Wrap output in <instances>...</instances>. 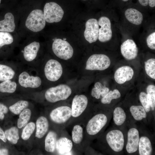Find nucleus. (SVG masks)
Returning <instances> with one entry per match:
<instances>
[{"label": "nucleus", "mask_w": 155, "mask_h": 155, "mask_svg": "<svg viewBox=\"0 0 155 155\" xmlns=\"http://www.w3.org/2000/svg\"><path fill=\"white\" fill-rule=\"evenodd\" d=\"M125 131L114 126L102 133L96 138L99 149L103 153L108 154H122L125 144Z\"/></svg>", "instance_id": "1"}, {"label": "nucleus", "mask_w": 155, "mask_h": 155, "mask_svg": "<svg viewBox=\"0 0 155 155\" xmlns=\"http://www.w3.org/2000/svg\"><path fill=\"white\" fill-rule=\"evenodd\" d=\"M112 108L94 110L85 125V138L90 142L96 139L108 125L112 117Z\"/></svg>", "instance_id": "2"}, {"label": "nucleus", "mask_w": 155, "mask_h": 155, "mask_svg": "<svg viewBox=\"0 0 155 155\" xmlns=\"http://www.w3.org/2000/svg\"><path fill=\"white\" fill-rule=\"evenodd\" d=\"M72 92V90L69 86L61 84L47 90L45 94V97L49 102L55 103L67 99L71 95Z\"/></svg>", "instance_id": "3"}, {"label": "nucleus", "mask_w": 155, "mask_h": 155, "mask_svg": "<svg viewBox=\"0 0 155 155\" xmlns=\"http://www.w3.org/2000/svg\"><path fill=\"white\" fill-rule=\"evenodd\" d=\"M129 126L127 133L125 149L129 154H134L138 153V147L140 133L134 123L129 121Z\"/></svg>", "instance_id": "4"}, {"label": "nucleus", "mask_w": 155, "mask_h": 155, "mask_svg": "<svg viewBox=\"0 0 155 155\" xmlns=\"http://www.w3.org/2000/svg\"><path fill=\"white\" fill-rule=\"evenodd\" d=\"M49 116L53 122L63 127L71 120V107L67 105L59 106L52 110Z\"/></svg>", "instance_id": "5"}, {"label": "nucleus", "mask_w": 155, "mask_h": 155, "mask_svg": "<svg viewBox=\"0 0 155 155\" xmlns=\"http://www.w3.org/2000/svg\"><path fill=\"white\" fill-rule=\"evenodd\" d=\"M45 24L44 13L39 9L32 11L28 17L25 23L26 27L35 32L42 30L44 28Z\"/></svg>", "instance_id": "6"}, {"label": "nucleus", "mask_w": 155, "mask_h": 155, "mask_svg": "<svg viewBox=\"0 0 155 155\" xmlns=\"http://www.w3.org/2000/svg\"><path fill=\"white\" fill-rule=\"evenodd\" d=\"M88 101L87 97L83 94L75 95L73 98L71 109L72 119H80L87 112Z\"/></svg>", "instance_id": "7"}, {"label": "nucleus", "mask_w": 155, "mask_h": 155, "mask_svg": "<svg viewBox=\"0 0 155 155\" xmlns=\"http://www.w3.org/2000/svg\"><path fill=\"white\" fill-rule=\"evenodd\" d=\"M111 64V60L107 55L103 54H93L88 58L85 69L90 70L102 71L108 68Z\"/></svg>", "instance_id": "8"}, {"label": "nucleus", "mask_w": 155, "mask_h": 155, "mask_svg": "<svg viewBox=\"0 0 155 155\" xmlns=\"http://www.w3.org/2000/svg\"><path fill=\"white\" fill-rule=\"evenodd\" d=\"M52 48L55 54L61 59L67 60L71 58L73 53V49L67 41L60 38L55 39Z\"/></svg>", "instance_id": "9"}, {"label": "nucleus", "mask_w": 155, "mask_h": 155, "mask_svg": "<svg viewBox=\"0 0 155 155\" xmlns=\"http://www.w3.org/2000/svg\"><path fill=\"white\" fill-rule=\"evenodd\" d=\"M43 13L46 21L49 23L60 22L64 13L61 7L54 2L46 3L44 7Z\"/></svg>", "instance_id": "10"}, {"label": "nucleus", "mask_w": 155, "mask_h": 155, "mask_svg": "<svg viewBox=\"0 0 155 155\" xmlns=\"http://www.w3.org/2000/svg\"><path fill=\"white\" fill-rule=\"evenodd\" d=\"M44 72L46 78L48 80L55 82L58 80L61 76L63 68L61 64L57 61L51 59L46 63Z\"/></svg>", "instance_id": "11"}, {"label": "nucleus", "mask_w": 155, "mask_h": 155, "mask_svg": "<svg viewBox=\"0 0 155 155\" xmlns=\"http://www.w3.org/2000/svg\"><path fill=\"white\" fill-rule=\"evenodd\" d=\"M112 115L115 126L125 130V128L130 121L126 109L121 106H117L112 108Z\"/></svg>", "instance_id": "12"}, {"label": "nucleus", "mask_w": 155, "mask_h": 155, "mask_svg": "<svg viewBox=\"0 0 155 155\" xmlns=\"http://www.w3.org/2000/svg\"><path fill=\"white\" fill-rule=\"evenodd\" d=\"M84 35L86 40L91 43L96 41L98 39L99 25L95 19H89L86 22Z\"/></svg>", "instance_id": "13"}, {"label": "nucleus", "mask_w": 155, "mask_h": 155, "mask_svg": "<svg viewBox=\"0 0 155 155\" xmlns=\"http://www.w3.org/2000/svg\"><path fill=\"white\" fill-rule=\"evenodd\" d=\"M99 29L98 39L102 42H105L110 40L112 37V31L110 19L106 16H102L99 19Z\"/></svg>", "instance_id": "14"}, {"label": "nucleus", "mask_w": 155, "mask_h": 155, "mask_svg": "<svg viewBox=\"0 0 155 155\" xmlns=\"http://www.w3.org/2000/svg\"><path fill=\"white\" fill-rule=\"evenodd\" d=\"M122 55L127 60L134 59L137 57L138 49L134 41L128 39L123 42L121 46Z\"/></svg>", "instance_id": "15"}, {"label": "nucleus", "mask_w": 155, "mask_h": 155, "mask_svg": "<svg viewBox=\"0 0 155 155\" xmlns=\"http://www.w3.org/2000/svg\"><path fill=\"white\" fill-rule=\"evenodd\" d=\"M18 81L20 84L25 88H36L40 86L41 81L38 76H30L28 73L24 71L19 76Z\"/></svg>", "instance_id": "16"}, {"label": "nucleus", "mask_w": 155, "mask_h": 155, "mask_svg": "<svg viewBox=\"0 0 155 155\" xmlns=\"http://www.w3.org/2000/svg\"><path fill=\"white\" fill-rule=\"evenodd\" d=\"M134 75V71L131 67L123 66L119 68L114 74V79L117 83L122 84L131 80Z\"/></svg>", "instance_id": "17"}, {"label": "nucleus", "mask_w": 155, "mask_h": 155, "mask_svg": "<svg viewBox=\"0 0 155 155\" xmlns=\"http://www.w3.org/2000/svg\"><path fill=\"white\" fill-rule=\"evenodd\" d=\"M73 146L71 139L65 135L58 138L56 142V150L59 154H71Z\"/></svg>", "instance_id": "18"}, {"label": "nucleus", "mask_w": 155, "mask_h": 155, "mask_svg": "<svg viewBox=\"0 0 155 155\" xmlns=\"http://www.w3.org/2000/svg\"><path fill=\"white\" fill-rule=\"evenodd\" d=\"M71 133L73 145L79 150H83L82 145L84 139V131L81 124H75L72 128Z\"/></svg>", "instance_id": "19"}, {"label": "nucleus", "mask_w": 155, "mask_h": 155, "mask_svg": "<svg viewBox=\"0 0 155 155\" xmlns=\"http://www.w3.org/2000/svg\"><path fill=\"white\" fill-rule=\"evenodd\" d=\"M152 140L149 136L145 134L140 135L138 147L140 155H151L153 152Z\"/></svg>", "instance_id": "20"}, {"label": "nucleus", "mask_w": 155, "mask_h": 155, "mask_svg": "<svg viewBox=\"0 0 155 155\" xmlns=\"http://www.w3.org/2000/svg\"><path fill=\"white\" fill-rule=\"evenodd\" d=\"M40 47V43L36 41L26 46L23 52L25 59L28 61H31L34 60L37 56Z\"/></svg>", "instance_id": "21"}, {"label": "nucleus", "mask_w": 155, "mask_h": 155, "mask_svg": "<svg viewBox=\"0 0 155 155\" xmlns=\"http://www.w3.org/2000/svg\"><path fill=\"white\" fill-rule=\"evenodd\" d=\"M15 28L13 15L10 12L7 13L5 16L4 19L0 21V31L12 32Z\"/></svg>", "instance_id": "22"}, {"label": "nucleus", "mask_w": 155, "mask_h": 155, "mask_svg": "<svg viewBox=\"0 0 155 155\" xmlns=\"http://www.w3.org/2000/svg\"><path fill=\"white\" fill-rule=\"evenodd\" d=\"M125 15L127 20L133 24L139 25L142 22L143 16L142 14L135 9H128L125 11Z\"/></svg>", "instance_id": "23"}, {"label": "nucleus", "mask_w": 155, "mask_h": 155, "mask_svg": "<svg viewBox=\"0 0 155 155\" xmlns=\"http://www.w3.org/2000/svg\"><path fill=\"white\" fill-rule=\"evenodd\" d=\"M49 127L47 119L44 116L39 117L36 122V132L35 136L41 138L47 132Z\"/></svg>", "instance_id": "24"}, {"label": "nucleus", "mask_w": 155, "mask_h": 155, "mask_svg": "<svg viewBox=\"0 0 155 155\" xmlns=\"http://www.w3.org/2000/svg\"><path fill=\"white\" fill-rule=\"evenodd\" d=\"M57 139L56 133L53 131H50L45 140V150L47 152H53L56 150V144Z\"/></svg>", "instance_id": "25"}, {"label": "nucleus", "mask_w": 155, "mask_h": 155, "mask_svg": "<svg viewBox=\"0 0 155 155\" xmlns=\"http://www.w3.org/2000/svg\"><path fill=\"white\" fill-rule=\"evenodd\" d=\"M109 89L100 82H96L91 91V96L97 99L104 97L109 91Z\"/></svg>", "instance_id": "26"}, {"label": "nucleus", "mask_w": 155, "mask_h": 155, "mask_svg": "<svg viewBox=\"0 0 155 155\" xmlns=\"http://www.w3.org/2000/svg\"><path fill=\"white\" fill-rule=\"evenodd\" d=\"M139 99L141 105L147 114L149 122L152 117L154 118V116L152 113L150 103L148 100L147 94L143 91L141 92L139 95Z\"/></svg>", "instance_id": "27"}, {"label": "nucleus", "mask_w": 155, "mask_h": 155, "mask_svg": "<svg viewBox=\"0 0 155 155\" xmlns=\"http://www.w3.org/2000/svg\"><path fill=\"white\" fill-rule=\"evenodd\" d=\"M15 74V72L11 68L0 64V81L10 80L13 78Z\"/></svg>", "instance_id": "28"}, {"label": "nucleus", "mask_w": 155, "mask_h": 155, "mask_svg": "<svg viewBox=\"0 0 155 155\" xmlns=\"http://www.w3.org/2000/svg\"><path fill=\"white\" fill-rule=\"evenodd\" d=\"M121 96V94L118 90H110L101 98V102L104 105H109L113 100L119 98Z\"/></svg>", "instance_id": "29"}, {"label": "nucleus", "mask_w": 155, "mask_h": 155, "mask_svg": "<svg viewBox=\"0 0 155 155\" xmlns=\"http://www.w3.org/2000/svg\"><path fill=\"white\" fill-rule=\"evenodd\" d=\"M31 114V111L28 108H25L20 114L17 122L19 128H22L27 124L30 118Z\"/></svg>", "instance_id": "30"}, {"label": "nucleus", "mask_w": 155, "mask_h": 155, "mask_svg": "<svg viewBox=\"0 0 155 155\" xmlns=\"http://www.w3.org/2000/svg\"><path fill=\"white\" fill-rule=\"evenodd\" d=\"M147 99L150 103L151 111L155 116V86L150 85L146 88Z\"/></svg>", "instance_id": "31"}, {"label": "nucleus", "mask_w": 155, "mask_h": 155, "mask_svg": "<svg viewBox=\"0 0 155 155\" xmlns=\"http://www.w3.org/2000/svg\"><path fill=\"white\" fill-rule=\"evenodd\" d=\"M16 83L10 80L3 81L0 84V92L3 93H13L16 90Z\"/></svg>", "instance_id": "32"}, {"label": "nucleus", "mask_w": 155, "mask_h": 155, "mask_svg": "<svg viewBox=\"0 0 155 155\" xmlns=\"http://www.w3.org/2000/svg\"><path fill=\"white\" fill-rule=\"evenodd\" d=\"M6 138L13 144H16L19 138L18 130L16 127H13L5 131Z\"/></svg>", "instance_id": "33"}, {"label": "nucleus", "mask_w": 155, "mask_h": 155, "mask_svg": "<svg viewBox=\"0 0 155 155\" xmlns=\"http://www.w3.org/2000/svg\"><path fill=\"white\" fill-rule=\"evenodd\" d=\"M28 102L26 100H20L9 107L10 111L15 115L19 114L28 105Z\"/></svg>", "instance_id": "34"}, {"label": "nucleus", "mask_w": 155, "mask_h": 155, "mask_svg": "<svg viewBox=\"0 0 155 155\" xmlns=\"http://www.w3.org/2000/svg\"><path fill=\"white\" fill-rule=\"evenodd\" d=\"M145 68L146 74L151 78L155 79V59H150L145 62Z\"/></svg>", "instance_id": "35"}, {"label": "nucleus", "mask_w": 155, "mask_h": 155, "mask_svg": "<svg viewBox=\"0 0 155 155\" xmlns=\"http://www.w3.org/2000/svg\"><path fill=\"white\" fill-rule=\"evenodd\" d=\"M35 128V123L32 122L27 124L24 128L21 135L22 138L24 140L29 139L33 132Z\"/></svg>", "instance_id": "36"}, {"label": "nucleus", "mask_w": 155, "mask_h": 155, "mask_svg": "<svg viewBox=\"0 0 155 155\" xmlns=\"http://www.w3.org/2000/svg\"><path fill=\"white\" fill-rule=\"evenodd\" d=\"M13 41V37L10 33L5 32H0V47L11 44Z\"/></svg>", "instance_id": "37"}, {"label": "nucleus", "mask_w": 155, "mask_h": 155, "mask_svg": "<svg viewBox=\"0 0 155 155\" xmlns=\"http://www.w3.org/2000/svg\"><path fill=\"white\" fill-rule=\"evenodd\" d=\"M146 43L148 47L152 50L155 49V32L150 34L147 38Z\"/></svg>", "instance_id": "38"}, {"label": "nucleus", "mask_w": 155, "mask_h": 155, "mask_svg": "<svg viewBox=\"0 0 155 155\" xmlns=\"http://www.w3.org/2000/svg\"><path fill=\"white\" fill-rule=\"evenodd\" d=\"M8 109L6 106L0 103V119L2 120L4 117V114L7 113Z\"/></svg>", "instance_id": "39"}, {"label": "nucleus", "mask_w": 155, "mask_h": 155, "mask_svg": "<svg viewBox=\"0 0 155 155\" xmlns=\"http://www.w3.org/2000/svg\"><path fill=\"white\" fill-rule=\"evenodd\" d=\"M0 139L1 140L4 142H5L7 141L5 133L3 130L0 127Z\"/></svg>", "instance_id": "40"}, {"label": "nucleus", "mask_w": 155, "mask_h": 155, "mask_svg": "<svg viewBox=\"0 0 155 155\" xmlns=\"http://www.w3.org/2000/svg\"><path fill=\"white\" fill-rule=\"evenodd\" d=\"M139 3L142 6H146L148 4V0H138Z\"/></svg>", "instance_id": "41"}, {"label": "nucleus", "mask_w": 155, "mask_h": 155, "mask_svg": "<svg viewBox=\"0 0 155 155\" xmlns=\"http://www.w3.org/2000/svg\"><path fill=\"white\" fill-rule=\"evenodd\" d=\"M148 4L151 7H154L155 6V0H148Z\"/></svg>", "instance_id": "42"}, {"label": "nucleus", "mask_w": 155, "mask_h": 155, "mask_svg": "<svg viewBox=\"0 0 155 155\" xmlns=\"http://www.w3.org/2000/svg\"><path fill=\"white\" fill-rule=\"evenodd\" d=\"M8 151L6 149H2L1 150L0 155H8Z\"/></svg>", "instance_id": "43"}, {"label": "nucleus", "mask_w": 155, "mask_h": 155, "mask_svg": "<svg viewBox=\"0 0 155 155\" xmlns=\"http://www.w3.org/2000/svg\"><path fill=\"white\" fill-rule=\"evenodd\" d=\"M122 0L124 1H128V0Z\"/></svg>", "instance_id": "44"}, {"label": "nucleus", "mask_w": 155, "mask_h": 155, "mask_svg": "<svg viewBox=\"0 0 155 155\" xmlns=\"http://www.w3.org/2000/svg\"><path fill=\"white\" fill-rule=\"evenodd\" d=\"M66 40V38H63V40Z\"/></svg>", "instance_id": "45"}, {"label": "nucleus", "mask_w": 155, "mask_h": 155, "mask_svg": "<svg viewBox=\"0 0 155 155\" xmlns=\"http://www.w3.org/2000/svg\"><path fill=\"white\" fill-rule=\"evenodd\" d=\"M1 2V0H0V4Z\"/></svg>", "instance_id": "46"}, {"label": "nucleus", "mask_w": 155, "mask_h": 155, "mask_svg": "<svg viewBox=\"0 0 155 155\" xmlns=\"http://www.w3.org/2000/svg\"><path fill=\"white\" fill-rule=\"evenodd\" d=\"M0 153H1V150L0 149Z\"/></svg>", "instance_id": "47"}, {"label": "nucleus", "mask_w": 155, "mask_h": 155, "mask_svg": "<svg viewBox=\"0 0 155 155\" xmlns=\"http://www.w3.org/2000/svg\"></svg>", "instance_id": "48"}, {"label": "nucleus", "mask_w": 155, "mask_h": 155, "mask_svg": "<svg viewBox=\"0 0 155 155\" xmlns=\"http://www.w3.org/2000/svg\"></svg>", "instance_id": "49"}]
</instances>
